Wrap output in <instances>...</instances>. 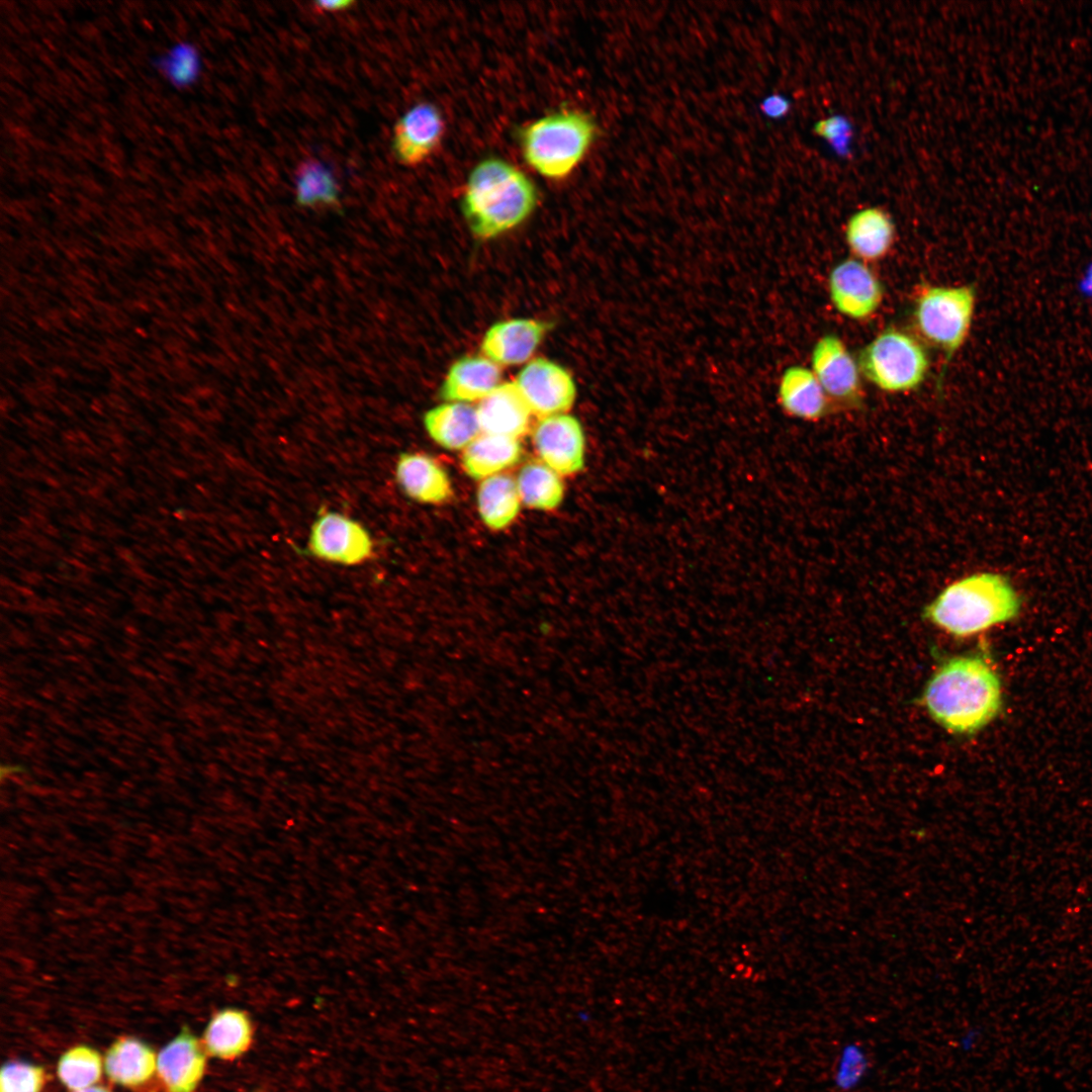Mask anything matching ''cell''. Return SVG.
<instances>
[{"label": "cell", "mask_w": 1092, "mask_h": 1092, "mask_svg": "<svg viewBox=\"0 0 1092 1092\" xmlns=\"http://www.w3.org/2000/svg\"><path fill=\"white\" fill-rule=\"evenodd\" d=\"M1001 685L996 672L979 656H957L931 676L923 705L942 727L971 734L986 726L1001 707Z\"/></svg>", "instance_id": "cell-1"}, {"label": "cell", "mask_w": 1092, "mask_h": 1092, "mask_svg": "<svg viewBox=\"0 0 1092 1092\" xmlns=\"http://www.w3.org/2000/svg\"><path fill=\"white\" fill-rule=\"evenodd\" d=\"M537 202V188L523 171L503 159L488 158L469 173L461 208L471 233L489 240L524 222Z\"/></svg>", "instance_id": "cell-2"}, {"label": "cell", "mask_w": 1092, "mask_h": 1092, "mask_svg": "<svg viewBox=\"0 0 1092 1092\" xmlns=\"http://www.w3.org/2000/svg\"><path fill=\"white\" fill-rule=\"evenodd\" d=\"M1021 599L1003 574L980 571L945 586L924 609V617L956 637H969L1014 619Z\"/></svg>", "instance_id": "cell-3"}, {"label": "cell", "mask_w": 1092, "mask_h": 1092, "mask_svg": "<svg viewBox=\"0 0 1092 1092\" xmlns=\"http://www.w3.org/2000/svg\"><path fill=\"white\" fill-rule=\"evenodd\" d=\"M597 135L590 115L565 109L540 117L520 131L526 163L551 180L569 176L581 163Z\"/></svg>", "instance_id": "cell-4"}, {"label": "cell", "mask_w": 1092, "mask_h": 1092, "mask_svg": "<svg viewBox=\"0 0 1092 1092\" xmlns=\"http://www.w3.org/2000/svg\"><path fill=\"white\" fill-rule=\"evenodd\" d=\"M975 304L976 289L973 285L926 286L915 299L913 318L916 330L945 355L939 382L946 365L969 335Z\"/></svg>", "instance_id": "cell-5"}, {"label": "cell", "mask_w": 1092, "mask_h": 1092, "mask_svg": "<svg viewBox=\"0 0 1092 1092\" xmlns=\"http://www.w3.org/2000/svg\"><path fill=\"white\" fill-rule=\"evenodd\" d=\"M861 374L878 388L905 392L921 385L929 370L925 349L911 335L889 328L859 353Z\"/></svg>", "instance_id": "cell-6"}, {"label": "cell", "mask_w": 1092, "mask_h": 1092, "mask_svg": "<svg viewBox=\"0 0 1092 1092\" xmlns=\"http://www.w3.org/2000/svg\"><path fill=\"white\" fill-rule=\"evenodd\" d=\"M374 549L372 536L361 523L338 512L321 510L311 524L305 553L353 566L370 560Z\"/></svg>", "instance_id": "cell-7"}, {"label": "cell", "mask_w": 1092, "mask_h": 1092, "mask_svg": "<svg viewBox=\"0 0 1092 1092\" xmlns=\"http://www.w3.org/2000/svg\"><path fill=\"white\" fill-rule=\"evenodd\" d=\"M515 383L533 415L540 419L564 414L575 401L576 385L570 373L546 358L531 360Z\"/></svg>", "instance_id": "cell-8"}, {"label": "cell", "mask_w": 1092, "mask_h": 1092, "mask_svg": "<svg viewBox=\"0 0 1092 1092\" xmlns=\"http://www.w3.org/2000/svg\"><path fill=\"white\" fill-rule=\"evenodd\" d=\"M811 370L829 399L855 407L861 404L858 363L837 336L827 334L816 342L811 354Z\"/></svg>", "instance_id": "cell-9"}, {"label": "cell", "mask_w": 1092, "mask_h": 1092, "mask_svg": "<svg viewBox=\"0 0 1092 1092\" xmlns=\"http://www.w3.org/2000/svg\"><path fill=\"white\" fill-rule=\"evenodd\" d=\"M828 289L835 309L852 320H866L881 306L884 288L877 275L858 259H845L831 270Z\"/></svg>", "instance_id": "cell-10"}, {"label": "cell", "mask_w": 1092, "mask_h": 1092, "mask_svg": "<svg viewBox=\"0 0 1092 1092\" xmlns=\"http://www.w3.org/2000/svg\"><path fill=\"white\" fill-rule=\"evenodd\" d=\"M532 440L541 461L559 475H571L584 466L585 438L578 420L561 414L542 418Z\"/></svg>", "instance_id": "cell-11"}, {"label": "cell", "mask_w": 1092, "mask_h": 1092, "mask_svg": "<svg viewBox=\"0 0 1092 1092\" xmlns=\"http://www.w3.org/2000/svg\"><path fill=\"white\" fill-rule=\"evenodd\" d=\"M445 130L439 108L420 102L403 113L394 125L391 149L397 162L406 167L425 163L439 147Z\"/></svg>", "instance_id": "cell-12"}, {"label": "cell", "mask_w": 1092, "mask_h": 1092, "mask_svg": "<svg viewBox=\"0 0 1092 1092\" xmlns=\"http://www.w3.org/2000/svg\"><path fill=\"white\" fill-rule=\"evenodd\" d=\"M548 329V324L532 318L497 322L485 332L480 348L497 365H519L531 358Z\"/></svg>", "instance_id": "cell-13"}, {"label": "cell", "mask_w": 1092, "mask_h": 1092, "mask_svg": "<svg viewBox=\"0 0 1092 1092\" xmlns=\"http://www.w3.org/2000/svg\"><path fill=\"white\" fill-rule=\"evenodd\" d=\"M394 475L402 492L418 503L439 505L453 495L446 470L428 454L400 453L395 463Z\"/></svg>", "instance_id": "cell-14"}, {"label": "cell", "mask_w": 1092, "mask_h": 1092, "mask_svg": "<svg viewBox=\"0 0 1092 1092\" xmlns=\"http://www.w3.org/2000/svg\"><path fill=\"white\" fill-rule=\"evenodd\" d=\"M205 1067L206 1055L197 1037L187 1028H183L157 1057L158 1074L169 1092H194Z\"/></svg>", "instance_id": "cell-15"}, {"label": "cell", "mask_w": 1092, "mask_h": 1092, "mask_svg": "<svg viewBox=\"0 0 1092 1092\" xmlns=\"http://www.w3.org/2000/svg\"><path fill=\"white\" fill-rule=\"evenodd\" d=\"M481 433L518 439L530 429L533 415L514 382L500 383L476 406Z\"/></svg>", "instance_id": "cell-16"}, {"label": "cell", "mask_w": 1092, "mask_h": 1092, "mask_svg": "<svg viewBox=\"0 0 1092 1092\" xmlns=\"http://www.w3.org/2000/svg\"><path fill=\"white\" fill-rule=\"evenodd\" d=\"M499 365L485 356H464L449 368L440 387V396L451 402L480 401L499 384Z\"/></svg>", "instance_id": "cell-17"}, {"label": "cell", "mask_w": 1092, "mask_h": 1092, "mask_svg": "<svg viewBox=\"0 0 1092 1092\" xmlns=\"http://www.w3.org/2000/svg\"><path fill=\"white\" fill-rule=\"evenodd\" d=\"M896 236L895 224L887 211L872 206L856 211L845 225V241L852 254L862 262L884 258Z\"/></svg>", "instance_id": "cell-18"}, {"label": "cell", "mask_w": 1092, "mask_h": 1092, "mask_svg": "<svg viewBox=\"0 0 1092 1092\" xmlns=\"http://www.w3.org/2000/svg\"><path fill=\"white\" fill-rule=\"evenodd\" d=\"M778 398L791 417L817 421L829 412V397L811 369L794 365L781 376Z\"/></svg>", "instance_id": "cell-19"}, {"label": "cell", "mask_w": 1092, "mask_h": 1092, "mask_svg": "<svg viewBox=\"0 0 1092 1092\" xmlns=\"http://www.w3.org/2000/svg\"><path fill=\"white\" fill-rule=\"evenodd\" d=\"M423 424L431 439L449 450L465 449L481 434L476 407L463 402L443 403L427 411Z\"/></svg>", "instance_id": "cell-20"}, {"label": "cell", "mask_w": 1092, "mask_h": 1092, "mask_svg": "<svg viewBox=\"0 0 1092 1092\" xmlns=\"http://www.w3.org/2000/svg\"><path fill=\"white\" fill-rule=\"evenodd\" d=\"M522 457L518 439L481 433L465 449L462 467L474 479H485L516 465Z\"/></svg>", "instance_id": "cell-21"}, {"label": "cell", "mask_w": 1092, "mask_h": 1092, "mask_svg": "<svg viewBox=\"0 0 1092 1092\" xmlns=\"http://www.w3.org/2000/svg\"><path fill=\"white\" fill-rule=\"evenodd\" d=\"M104 1068L112 1082L124 1087H136L154 1075L157 1056L145 1042L133 1037H122L108 1049Z\"/></svg>", "instance_id": "cell-22"}, {"label": "cell", "mask_w": 1092, "mask_h": 1092, "mask_svg": "<svg viewBox=\"0 0 1092 1092\" xmlns=\"http://www.w3.org/2000/svg\"><path fill=\"white\" fill-rule=\"evenodd\" d=\"M476 502L481 520L491 530L510 526L517 518L522 503L516 480L502 473L482 479Z\"/></svg>", "instance_id": "cell-23"}, {"label": "cell", "mask_w": 1092, "mask_h": 1092, "mask_svg": "<svg viewBox=\"0 0 1092 1092\" xmlns=\"http://www.w3.org/2000/svg\"><path fill=\"white\" fill-rule=\"evenodd\" d=\"M248 1016L237 1009L217 1012L208 1023L203 1042L207 1053L222 1060H233L245 1053L252 1041Z\"/></svg>", "instance_id": "cell-24"}, {"label": "cell", "mask_w": 1092, "mask_h": 1092, "mask_svg": "<svg viewBox=\"0 0 1092 1092\" xmlns=\"http://www.w3.org/2000/svg\"><path fill=\"white\" fill-rule=\"evenodd\" d=\"M516 482L522 504L530 509L552 511L563 499L564 487L559 474L542 461L524 465Z\"/></svg>", "instance_id": "cell-25"}, {"label": "cell", "mask_w": 1092, "mask_h": 1092, "mask_svg": "<svg viewBox=\"0 0 1092 1092\" xmlns=\"http://www.w3.org/2000/svg\"><path fill=\"white\" fill-rule=\"evenodd\" d=\"M340 188L333 172L315 159L302 161L295 172V200L301 207L339 208Z\"/></svg>", "instance_id": "cell-26"}, {"label": "cell", "mask_w": 1092, "mask_h": 1092, "mask_svg": "<svg viewBox=\"0 0 1092 1092\" xmlns=\"http://www.w3.org/2000/svg\"><path fill=\"white\" fill-rule=\"evenodd\" d=\"M57 1072L62 1083L70 1090H83L100 1080L102 1059L96 1050L78 1045L60 1058Z\"/></svg>", "instance_id": "cell-27"}, {"label": "cell", "mask_w": 1092, "mask_h": 1092, "mask_svg": "<svg viewBox=\"0 0 1092 1092\" xmlns=\"http://www.w3.org/2000/svg\"><path fill=\"white\" fill-rule=\"evenodd\" d=\"M871 1061L866 1049L856 1041H847L839 1050L833 1069V1087L838 1092L857 1090L869 1077Z\"/></svg>", "instance_id": "cell-28"}, {"label": "cell", "mask_w": 1092, "mask_h": 1092, "mask_svg": "<svg viewBox=\"0 0 1092 1092\" xmlns=\"http://www.w3.org/2000/svg\"><path fill=\"white\" fill-rule=\"evenodd\" d=\"M155 66L165 78L178 88H185L196 81L201 70L200 56L191 43L178 42L159 57Z\"/></svg>", "instance_id": "cell-29"}, {"label": "cell", "mask_w": 1092, "mask_h": 1092, "mask_svg": "<svg viewBox=\"0 0 1092 1092\" xmlns=\"http://www.w3.org/2000/svg\"><path fill=\"white\" fill-rule=\"evenodd\" d=\"M44 1082V1070L25 1062L6 1063L0 1072V1092H41Z\"/></svg>", "instance_id": "cell-30"}, {"label": "cell", "mask_w": 1092, "mask_h": 1092, "mask_svg": "<svg viewBox=\"0 0 1092 1092\" xmlns=\"http://www.w3.org/2000/svg\"><path fill=\"white\" fill-rule=\"evenodd\" d=\"M790 109L789 101L781 95H769L760 103V110L770 118H780Z\"/></svg>", "instance_id": "cell-31"}, {"label": "cell", "mask_w": 1092, "mask_h": 1092, "mask_svg": "<svg viewBox=\"0 0 1092 1092\" xmlns=\"http://www.w3.org/2000/svg\"><path fill=\"white\" fill-rule=\"evenodd\" d=\"M844 128L845 124L840 118L830 117L816 123L814 131L827 141L833 142L838 135L844 133Z\"/></svg>", "instance_id": "cell-32"}, {"label": "cell", "mask_w": 1092, "mask_h": 1092, "mask_svg": "<svg viewBox=\"0 0 1092 1092\" xmlns=\"http://www.w3.org/2000/svg\"><path fill=\"white\" fill-rule=\"evenodd\" d=\"M354 4L349 0L317 1L312 3V8L318 12H338L350 9Z\"/></svg>", "instance_id": "cell-33"}, {"label": "cell", "mask_w": 1092, "mask_h": 1092, "mask_svg": "<svg viewBox=\"0 0 1092 1092\" xmlns=\"http://www.w3.org/2000/svg\"><path fill=\"white\" fill-rule=\"evenodd\" d=\"M978 1037H979V1031L977 1029H975V1028H970L969 1030L965 1031L961 1035V1037L959 1039V1045L962 1049V1051L968 1052V1051L972 1050L975 1046V1044L977 1043Z\"/></svg>", "instance_id": "cell-34"}, {"label": "cell", "mask_w": 1092, "mask_h": 1092, "mask_svg": "<svg viewBox=\"0 0 1092 1092\" xmlns=\"http://www.w3.org/2000/svg\"><path fill=\"white\" fill-rule=\"evenodd\" d=\"M75 1092H110V1091L107 1088H104V1087H101V1086H94V1087H89V1088L79 1090V1091H75Z\"/></svg>", "instance_id": "cell-35"}]
</instances>
